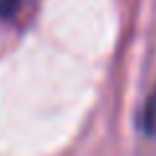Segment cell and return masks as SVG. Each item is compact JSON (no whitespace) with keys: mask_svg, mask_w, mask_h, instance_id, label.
I'll return each mask as SVG.
<instances>
[{"mask_svg":"<svg viewBox=\"0 0 156 156\" xmlns=\"http://www.w3.org/2000/svg\"><path fill=\"white\" fill-rule=\"evenodd\" d=\"M140 125H143V130L148 135H156V86H154V91H151L148 101H146V107H143Z\"/></svg>","mask_w":156,"mask_h":156,"instance_id":"cell-1","label":"cell"}]
</instances>
